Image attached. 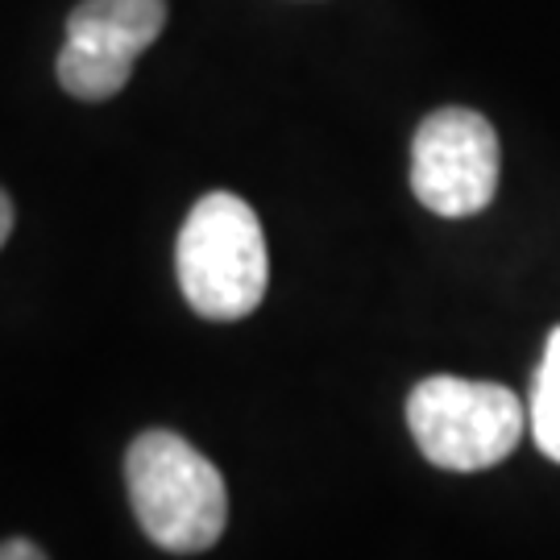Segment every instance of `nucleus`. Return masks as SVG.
Masks as SVG:
<instances>
[{"mask_svg":"<svg viewBox=\"0 0 560 560\" xmlns=\"http://www.w3.org/2000/svg\"><path fill=\"white\" fill-rule=\"evenodd\" d=\"M125 486L141 532L166 552H208L229 523L221 469L166 428L141 432L125 453Z\"/></svg>","mask_w":560,"mask_h":560,"instance_id":"obj_1","label":"nucleus"},{"mask_svg":"<svg viewBox=\"0 0 560 560\" xmlns=\"http://www.w3.org/2000/svg\"><path fill=\"white\" fill-rule=\"evenodd\" d=\"M183 300L203 320H241L266 295L270 261L258 212L233 191L203 196L179 229L175 245Z\"/></svg>","mask_w":560,"mask_h":560,"instance_id":"obj_2","label":"nucleus"},{"mask_svg":"<svg viewBox=\"0 0 560 560\" xmlns=\"http://www.w3.org/2000/svg\"><path fill=\"white\" fill-rule=\"evenodd\" d=\"M407 428L436 469L478 474L520 448L523 402L499 382L436 374L407 395Z\"/></svg>","mask_w":560,"mask_h":560,"instance_id":"obj_3","label":"nucleus"},{"mask_svg":"<svg viewBox=\"0 0 560 560\" xmlns=\"http://www.w3.org/2000/svg\"><path fill=\"white\" fill-rule=\"evenodd\" d=\"M411 191L436 217H474L499 191V133L474 108H436L411 141Z\"/></svg>","mask_w":560,"mask_h":560,"instance_id":"obj_4","label":"nucleus"},{"mask_svg":"<svg viewBox=\"0 0 560 560\" xmlns=\"http://www.w3.org/2000/svg\"><path fill=\"white\" fill-rule=\"evenodd\" d=\"M166 25V0H80L67 18L59 83L75 101H113Z\"/></svg>","mask_w":560,"mask_h":560,"instance_id":"obj_5","label":"nucleus"},{"mask_svg":"<svg viewBox=\"0 0 560 560\" xmlns=\"http://www.w3.org/2000/svg\"><path fill=\"white\" fill-rule=\"evenodd\" d=\"M527 423L532 436L548 460L560 465V324L548 332L544 358L536 365V382H532V402H527Z\"/></svg>","mask_w":560,"mask_h":560,"instance_id":"obj_6","label":"nucleus"},{"mask_svg":"<svg viewBox=\"0 0 560 560\" xmlns=\"http://www.w3.org/2000/svg\"><path fill=\"white\" fill-rule=\"evenodd\" d=\"M0 560H50L34 540H0Z\"/></svg>","mask_w":560,"mask_h":560,"instance_id":"obj_7","label":"nucleus"},{"mask_svg":"<svg viewBox=\"0 0 560 560\" xmlns=\"http://www.w3.org/2000/svg\"><path fill=\"white\" fill-rule=\"evenodd\" d=\"M9 233H13V200H9V191L0 187V245L9 241Z\"/></svg>","mask_w":560,"mask_h":560,"instance_id":"obj_8","label":"nucleus"}]
</instances>
